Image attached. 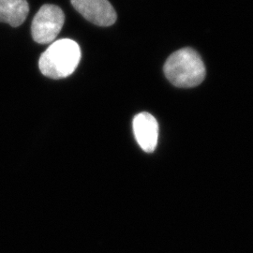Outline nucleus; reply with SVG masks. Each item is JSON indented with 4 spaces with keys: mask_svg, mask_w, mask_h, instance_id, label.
Here are the masks:
<instances>
[{
    "mask_svg": "<svg viewBox=\"0 0 253 253\" xmlns=\"http://www.w3.org/2000/svg\"><path fill=\"white\" fill-rule=\"evenodd\" d=\"M163 71L173 85L182 88L194 87L206 77L205 63L192 48H182L172 53L164 64Z\"/></svg>",
    "mask_w": 253,
    "mask_h": 253,
    "instance_id": "f257e3e1",
    "label": "nucleus"
},
{
    "mask_svg": "<svg viewBox=\"0 0 253 253\" xmlns=\"http://www.w3.org/2000/svg\"><path fill=\"white\" fill-rule=\"evenodd\" d=\"M81 60L79 44L70 39L53 42L42 53L39 67L42 73L53 79L66 78L74 73Z\"/></svg>",
    "mask_w": 253,
    "mask_h": 253,
    "instance_id": "f03ea898",
    "label": "nucleus"
},
{
    "mask_svg": "<svg viewBox=\"0 0 253 253\" xmlns=\"http://www.w3.org/2000/svg\"><path fill=\"white\" fill-rule=\"evenodd\" d=\"M65 23L63 10L56 5H43L34 16L31 25L33 40L41 44L54 42Z\"/></svg>",
    "mask_w": 253,
    "mask_h": 253,
    "instance_id": "7ed1b4c3",
    "label": "nucleus"
},
{
    "mask_svg": "<svg viewBox=\"0 0 253 253\" xmlns=\"http://www.w3.org/2000/svg\"><path fill=\"white\" fill-rule=\"evenodd\" d=\"M82 16L99 27L113 26L118 19L115 8L108 0H71Z\"/></svg>",
    "mask_w": 253,
    "mask_h": 253,
    "instance_id": "20e7f679",
    "label": "nucleus"
},
{
    "mask_svg": "<svg viewBox=\"0 0 253 253\" xmlns=\"http://www.w3.org/2000/svg\"><path fill=\"white\" fill-rule=\"evenodd\" d=\"M133 132L139 146L146 152L152 153L159 140V124L152 115L143 112L133 118Z\"/></svg>",
    "mask_w": 253,
    "mask_h": 253,
    "instance_id": "39448f33",
    "label": "nucleus"
},
{
    "mask_svg": "<svg viewBox=\"0 0 253 253\" xmlns=\"http://www.w3.org/2000/svg\"><path fill=\"white\" fill-rule=\"evenodd\" d=\"M28 12L27 0H0V23L19 27L26 21Z\"/></svg>",
    "mask_w": 253,
    "mask_h": 253,
    "instance_id": "423d86ee",
    "label": "nucleus"
}]
</instances>
